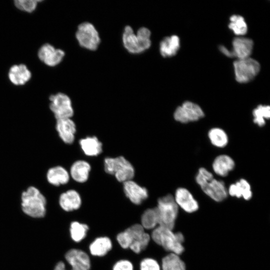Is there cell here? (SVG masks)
<instances>
[{"label": "cell", "instance_id": "6da1fadb", "mask_svg": "<svg viewBox=\"0 0 270 270\" xmlns=\"http://www.w3.org/2000/svg\"><path fill=\"white\" fill-rule=\"evenodd\" d=\"M116 240L122 249H130L138 254L148 248L151 238L140 223H136L119 232Z\"/></svg>", "mask_w": 270, "mask_h": 270}, {"label": "cell", "instance_id": "7a4b0ae2", "mask_svg": "<svg viewBox=\"0 0 270 270\" xmlns=\"http://www.w3.org/2000/svg\"><path fill=\"white\" fill-rule=\"evenodd\" d=\"M150 236L151 240L166 251L179 255L184 250V237L180 232L174 233L172 230L158 226Z\"/></svg>", "mask_w": 270, "mask_h": 270}, {"label": "cell", "instance_id": "3957f363", "mask_svg": "<svg viewBox=\"0 0 270 270\" xmlns=\"http://www.w3.org/2000/svg\"><path fill=\"white\" fill-rule=\"evenodd\" d=\"M150 36V30L146 27H140L135 32L130 26H126L122 34L123 45L132 54L142 52L151 45Z\"/></svg>", "mask_w": 270, "mask_h": 270}, {"label": "cell", "instance_id": "277c9868", "mask_svg": "<svg viewBox=\"0 0 270 270\" xmlns=\"http://www.w3.org/2000/svg\"><path fill=\"white\" fill-rule=\"evenodd\" d=\"M21 206L23 212L34 218H42L46 214V200L34 186H28L22 193Z\"/></svg>", "mask_w": 270, "mask_h": 270}, {"label": "cell", "instance_id": "5b68a950", "mask_svg": "<svg viewBox=\"0 0 270 270\" xmlns=\"http://www.w3.org/2000/svg\"><path fill=\"white\" fill-rule=\"evenodd\" d=\"M104 170L121 182L132 180L135 173L132 164L122 156L106 158L104 160Z\"/></svg>", "mask_w": 270, "mask_h": 270}, {"label": "cell", "instance_id": "8992f818", "mask_svg": "<svg viewBox=\"0 0 270 270\" xmlns=\"http://www.w3.org/2000/svg\"><path fill=\"white\" fill-rule=\"evenodd\" d=\"M159 216V226L173 230L178 212V206L170 194L159 198L156 206Z\"/></svg>", "mask_w": 270, "mask_h": 270}, {"label": "cell", "instance_id": "52a82bcc", "mask_svg": "<svg viewBox=\"0 0 270 270\" xmlns=\"http://www.w3.org/2000/svg\"><path fill=\"white\" fill-rule=\"evenodd\" d=\"M236 80L240 83H246L252 80L260 69L259 62L250 57L237 59L234 62Z\"/></svg>", "mask_w": 270, "mask_h": 270}, {"label": "cell", "instance_id": "ba28073f", "mask_svg": "<svg viewBox=\"0 0 270 270\" xmlns=\"http://www.w3.org/2000/svg\"><path fill=\"white\" fill-rule=\"evenodd\" d=\"M76 38L82 47L90 50L97 49L100 42L98 32L96 27L88 22H82L78 26Z\"/></svg>", "mask_w": 270, "mask_h": 270}, {"label": "cell", "instance_id": "9c48e42d", "mask_svg": "<svg viewBox=\"0 0 270 270\" xmlns=\"http://www.w3.org/2000/svg\"><path fill=\"white\" fill-rule=\"evenodd\" d=\"M50 108L56 120L71 118L74 114L70 98L58 92L50 96Z\"/></svg>", "mask_w": 270, "mask_h": 270}, {"label": "cell", "instance_id": "30bf717a", "mask_svg": "<svg viewBox=\"0 0 270 270\" xmlns=\"http://www.w3.org/2000/svg\"><path fill=\"white\" fill-rule=\"evenodd\" d=\"M204 116V112L200 106L190 101L185 102L178 106L174 114V120L183 124L198 121Z\"/></svg>", "mask_w": 270, "mask_h": 270}, {"label": "cell", "instance_id": "8fae6325", "mask_svg": "<svg viewBox=\"0 0 270 270\" xmlns=\"http://www.w3.org/2000/svg\"><path fill=\"white\" fill-rule=\"evenodd\" d=\"M64 258L72 270H90L92 262L89 254L84 250L73 248L68 250Z\"/></svg>", "mask_w": 270, "mask_h": 270}, {"label": "cell", "instance_id": "7c38bea8", "mask_svg": "<svg viewBox=\"0 0 270 270\" xmlns=\"http://www.w3.org/2000/svg\"><path fill=\"white\" fill-rule=\"evenodd\" d=\"M123 190L126 198L136 205L142 204L148 196V190L132 180L123 182Z\"/></svg>", "mask_w": 270, "mask_h": 270}, {"label": "cell", "instance_id": "4fadbf2b", "mask_svg": "<svg viewBox=\"0 0 270 270\" xmlns=\"http://www.w3.org/2000/svg\"><path fill=\"white\" fill-rule=\"evenodd\" d=\"M64 54L63 50L56 48L49 44H43L38 51L39 59L50 66H54L59 64L62 60Z\"/></svg>", "mask_w": 270, "mask_h": 270}, {"label": "cell", "instance_id": "5bb4252c", "mask_svg": "<svg viewBox=\"0 0 270 270\" xmlns=\"http://www.w3.org/2000/svg\"><path fill=\"white\" fill-rule=\"evenodd\" d=\"M200 188L205 194L217 202L224 200L228 195V189L224 182L214 178Z\"/></svg>", "mask_w": 270, "mask_h": 270}, {"label": "cell", "instance_id": "9a60e30c", "mask_svg": "<svg viewBox=\"0 0 270 270\" xmlns=\"http://www.w3.org/2000/svg\"><path fill=\"white\" fill-rule=\"evenodd\" d=\"M174 197L178 206L187 212H194L198 208V202L186 188H178Z\"/></svg>", "mask_w": 270, "mask_h": 270}, {"label": "cell", "instance_id": "2e32d148", "mask_svg": "<svg viewBox=\"0 0 270 270\" xmlns=\"http://www.w3.org/2000/svg\"><path fill=\"white\" fill-rule=\"evenodd\" d=\"M56 129L59 137L66 144H72L75 139L76 125L71 118L56 120Z\"/></svg>", "mask_w": 270, "mask_h": 270}, {"label": "cell", "instance_id": "e0dca14e", "mask_svg": "<svg viewBox=\"0 0 270 270\" xmlns=\"http://www.w3.org/2000/svg\"><path fill=\"white\" fill-rule=\"evenodd\" d=\"M82 204L80 194L74 190H69L60 194L59 204L66 212H72L79 209Z\"/></svg>", "mask_w": 270, "mask_h": 270}, {"label": "cell", "instance_id": "ac0fdd59", "mask_svg": "<svg viewBox=\"0 0 270 270\" xmlns=\"http://www.w3.org/2000/svg\"><path fill=\"white\" fill-rule=\"evenodd\" d=\"M113 248L110 238L106 236L96 238L88 245L90 254L93 256L103 257L108 254Z\"/></svg>", "mask_w": 270, "mask_h": 270}, {"label": "cell", "instance_id": "d6986e66", "mask_svg": "<svg viewBox=\"0 0 270 270\" xmlns=\"http://www.w3.org/2000/svg\"><path fill=\"white\" fill-rule=\"evenodd\" d=\"M232 44V57H236L237 59L250 57L254 46V42L251 39L238 36L233 40Z\"/></svg>", "mask_w": 270, "mask_h": 270}, {"label": "cell", "instance_id": "ffe728a7", "mask_svg": "<svg viewBox=\"0 0 270 270\" xmlns=\"http://www.w3.org/2000/svg\"><path fill=\"white\" fill-rule=\"evenodd\" d=\"M46 178L50 184L58 186L68 183L70 175L64 168L60 166H56L50 168L48 170Z\"/></svg>", "mask_w": 270, "mask_h": 270}, {"label": "cell", "instance_id": "44dd1931", "mask_svg": "<svg viewBox=\"0 0 270 270\" xmlns=\"http://www.w3.org/2000/svg\"><path fill=\"white\" fill-rule=\"evenodd\" d=\"M8 76L12 83L20 86L26 84L30 79L32 74L25 64H20L14 65L10 68Z\"/></svg>", "mask_w": 270, "mask_h": 270}, {"label": "cell", "instance_id": "7402d4cb", "mask_svg": "<svg viewBox=\"0 0 270 270\" xmlns=\"http://www.w3.org/2000/svg\"><path fill=\"white\" fill-rule=\"evenodd\" d=\"M235 166L234 160L229 156L220 154L213 161L212 168L214 172L220 176H226Z\"/></svg>", "mask_w": 270, "mask_h": 270}, {"label": "cell", "instance_id": "603a6c76", "mask_svg": "<svg viewBox=\"0 0 270 270\" xmlns=\"http://www.w3.org/2000/svg\"><path fill=\"white\" fill-rule=\"evenodd\" d=\"M91 166L90 164L84 160H78L74 162L70 166V175L74 181L83 183L88 178Z\"/></svg>", "mask_w": 270, "mask_h": 270}, {"label": "cell", "instance_id": "cb8c5ba5", "mask_svg": "<svg viewBox=\"0 0 270 270\" xmlns=\"http://www.w3.org/2000/svg\"><path fill=\"white\" fill-rule=\"evenodd\" d=\"M79 144L84 153L88 156H97L102 152V143L96 136L81 138Z\"/></svg>", "mask_w": 270, "mask_h": 270}, {"label": "cell", "instance_id": "d4e9b609", "mask_svg": "<svg viewBox=\"0 0 270 270\" xmlns=\"http://www.w3.org/2000/svg\"><path fill=\"white\" fill-rule=\"evenodd\" d=\"M228 192L232 196L243 198L245 200H250L252 196L250 183L244 178L230 184L228 189Z\"/></svg>", "mask_w": 270, "mask_h": 270}, {"label": "cell", "instance_id": "484cf974", "mask_svg": "<svg viewBox=\"0 0 270 270\" xmlns=\"http://www.w3.org/2000/svg\"><path fill=\"white\" fill-rule=\"evenodd\" d=\"M180 47V40L176 35L164 38L160 44V52L165 58L171 57L176 54Z\"/></svg>", "mask_w": 270, "mask_h": 270}, {"label": "cell", "instance_id": "4316f807", "mask_svg": "<svg viewBox=\"0 0 270 270\" xmlns=\"http://www.w3.org/2000/svg\"><path fill=\"white\" fill-rule=\"evenodd\" d=\"M146 230H152L159 226V216L156 207L144 210L140 218V223Z\"/></svg>", "mask_w": 270, "mask_h": 270}, {"label": "cell", "instance_id": "83f0119b", "mask_svg": "<svg viewBox=\"0 0 270 270\" xmlns=\"http://www.w3.org/2000/svg\"><path fill=\"white\" fill-rule=\"evenodd\" d=\"M89 230L90 226L86 224L73 221L70 226V238L74 242H80L86 237Z\"/></svg>", "mask_w": 270, "mask_h": 270}, {"label": "cell", "instance_id": "f1b7e54d", "mask_svg": "<svg viewBox=\"0 0 270 270\" xmlns=\"http://www.w3.org/2000/svg\"><path fill=\"white\" fill-rule=\"evenodd\" d=\"M162 270H186V265L179 256L170 253L162 260Z\"/></svg>", "mask_w": 270, "mask_h": 270}, {"label": "cell", "instance_id": "f546056e", "mask_svg": "<svg viewBox=\"0 0 270 270\" xmlns=\"http://www.w3.org/2000/svg\"><path fill=\"white\" fill-rule=\"evenodd\" d=\"M208 137L211 144L216 147H225L228 142L226 132L220 128H213L208 132Z\"/></svg>", "mask_w": 270, "mask_h": 270}, {"label": "cell", "instance_id": "4dcf8cb0", "mask_svg": "<svg viewBox=\"0 0 270 270\" xmlns=\"http://www.w3.org/2000/svg\"><path fill=\"white\" fill-rule=\"evenodd\" d=\"M228 28L238 36L244 35L248 30L247 24L244 18L236 14L230 16Z\"/></svg>", "mask_w": 270, "mask_h": 270}, {"label": "cell", "instance_id": "1f68e13d", "mask_svg": "<svg viewBox=\"0 0 270 270\" xmlns=\"http://www.w3.org/2000/svg\"><path fill=\"white\" fill-rule=\"evenodd\" d=\"M252 114L254 122L262 127L266 124V120L270 118V107L269 106L259 105L254 110Z\"/></svg>", "mask_w": 270, "mask_h": 270}, {"label": "cell", "instance_id": "d6a6232c", "mask_svg": "<svg viewBox=\"0 0 270 270\" xmlns=\"http://www.w3.org/2000/svg\"><path fill=\"white\" fill-rule=\"evenodd\" d=\"M139 270H161V266L154 258L146 257L140 262Z\"/></svg>", "mask_w": 270, "mask_h": 270}, {"label": "cell", "instance_id": "836d02e7", "mask_svg": "<svg viewBox=\"0 0 270 270\" xmlns=\"http://www.w3.org/2000/svg\"><path fill=\"white\" fill-rule=\"evenodd\" d=\"M38 1L36 0H16L14 3L19 10L28 12H34L37 6Z\"/></svg>", "mask_w": 270, "mask_h": 270}, {"label": "cell", "instance_id": "e575fe53", "mask_svg": "<svg viewBox=\"0 0 270 270\" xmlns=\"http://www.w3.org/2000/svg\"><path fill=\"white\" fill-rule=\"evenodd\" d=\"M213 174L204 168H200L196 175V181L200 187L214 178Z\"/></svg>", "mask_w": 270, "mask_h": 270}, {"label": "cell", "instance_id": "d590c367", "mask_svg": "<svg viewBox=\"0 0 270 270\" xmlns=\"http://www.w3.org/2000/svg\"><path fill=\"white\" fill-rule=\"evenodd\" d=\"M134 265L129 260L122 258L116 262L112 266V270H134Z\"/></svg>", "mask_w": 270, "mask_h": 270}, {"label": "cell", "instance_id": "8d00e7d4", "mask_svg": "<svg viewBox=\"0 0 270 270\" xmlns=\"http://www.w3.org/2000/svg\"><path fill=\"white\" fill-rule=\"evenodd\" d=\"M219 49L220 51L226 56H227L230 58L232 57V54L231 50H228L224 46H222V45L220 46H219Z\"/></svg>", "mask_w": 270, "mask_h": 270}, {"label": "cell", "instance_id": "74e56055", "mask_svg": "<svg viewBox=\"0 0 270 270\" xmlns=\"http://www.w3.org/2000/svg\"><path fill=\"white\" fill-rule=\"evenodd\" d=\"M54 270H72L66 268L65 263L62 261H60L56 265Z\"/></svg>", "mask_w": 270, "mask_h": 270}]
</instances>
